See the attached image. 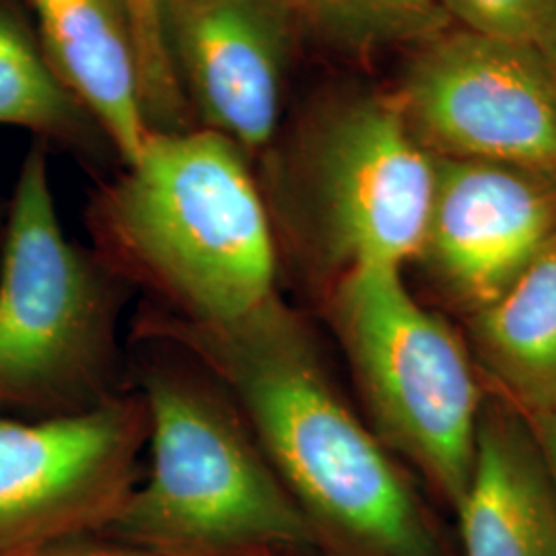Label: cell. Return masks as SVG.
<instances>
[{
    "instance_id": "e0dca14e",
    "label": "cell",
    "mask_w": 556,
    "mask_h": 556,
    "mask_svg": "<svg viewBox=\"0 0 556 556\" xmlns=\"http://www.w3.org/2000/svg\"><path fill=\"white\" fill-rule=\"evenodd\" d=\"M135 21L140 62L149 71L163 68L169 62V43L163 21V0H126Z\"/></svg>"
},
{
    "instance_id": "277c9868",
    "label": "cell",
    "mask_w": 556,
    "mask_h": 556,
    "mask_svg": "<svg viewBox=\"0 0 556 556\" xmlns=\"http://www.w3.org/2000/svg\"><path fill=\"white\" fill-rule=\"evenodd\" d=\"M280 287L316 307L361 268L417 262L431 219L438 157L394 96L330 101L258 157Z\"/></svg>"
},
{
    "instance_id": "ac0fdd59",
    "label": "cell",
    "mask_w": 556,
    "mask_h": 556,
    "mask_svg": "<svg viewBox=\"0 0 556 556\" xmlns=\"http://www.w3.org/2000/svg\"><path fill=\"white\" fill-rule=\"evenodd\" d=\"M31 556H153L103 534H85L56 542Z\"/></svg>"
},
{
    "instance_id": "2e32d148",
    "label": "cell",
    "mask_w": 556,
    "mask_h": 556,
    "mask_svg": "<svg viewBox=\"0 0 556 556\" xmlns=\"http://www.w3.org/2000/svg\"><path fill=\"white\" fill-rule=\"evenodd\" d=\"M464 29L519 41L544 59L555 38L556 0H443ZM548 62V60H546Z\"/></svg>"
},
{
    "instance_id": "44dd1931",
    "label": "cell",
    "mask_w": 556,
    "mask_h": 556,
    "mask_svg": "<svg viewBox=\"0 0 556 556\" xmlns=\"http://www.w3.org/2000/svg\"><path fill=\"white\" fill-rule=\"evenodd\" d=\"M546 60H548V64L556 71V27L555 38H553V43H551V50H548V54H546Z\"/></svg>"
},
{
    "instance_id": "ffe728a7",
    "label": "cell",
    "mask_w": 556,
    "mask_h": 556,
    "mask_svg": "<svg viewBox=\"0 0 556 556\" xmlns=\"http://www.w3.org/2000/svg\"><path fill=\"white\" fill-rule=\"evenodd\" d=\"M4 225H7V204L0 202V248H2V238H4Z\"/></svg>"
},
{
    "instance_id": "9a60e30c",
    "label": "cell",
    "mask_w": 556,
    "mask_h": 556,
    "mask_svg": "<svg viewBox=\"0 0 556 556\" xmlns=\"http://www.w3.org/2000/svg\"><path fill=\"white\" fill-rule=\"evenodd\" d=\"M299 31L344 54L425 43L447 31L443 0H289Z\"/></svg>"
},
{
    "instance_id": "52a82bcc",
    "label": "cell",
    "mask_w": 556,
    "mask_h": 556,
    "mask_svg": "<svg viewBox=\"0 0 556 556\" xmlns=\"http://www.w3.org/2000/svg\"><path fill=\"white\" fill-rule=\"evenodd\" d=\"M149 415L137 388L56 418L0 415V556L100 534L142 477Z\"/></svg>"
},
{
    "instance_id": "ba28073f",
    "label": "cell",
    "mask_w": 556,
    "mask_h": 556,
    "mask_svg": "<svg viewBox=\"0 0 556 556\" xmlns=\"http://www.w3.org/2000/svg\"><path fill=\"white\" fill-rule=\"evenodd\" d=\"M396 96L435 157L556 174V71L526 43L443 31L420 43Z\"/></svg>"
},
{
    "instance_id": "30bf717a",
    "label": "cell",
    "mask_w": 556,
    "mask_h": 556,
    "mask_svg": "<svg viewBox=\"0 0 556 556\" xmlns=\"http://www.w3.org/2000/svg\"><path fill=\"white\" fill-rule=\"evenodd\" d=\"M179 85L199 128L250 157L275 142L299 34L289 0H163Z\"/></svg>"
},
{
    "instance_id": "7a4b0ae2",
    "label": "cell",
    "mask_w": 556,
    "mask_h": 556,
    "mask_svg": "<svg viewBox=\"0 0 556 556\" xmlns=\"http://www.w3.org/2000/svg\"><path fill=\"white\" fill-rule=\"evenodd\" d=\"M89 227L103 262L169 318L227 324L282 293L254 165L217 132L151 135L98 192Z\"/></svg>"
},
{
    "instance_id": "4fadbf2b",
    "label": "cell",
    "mask_w": 556,
    "mask_h": 556,
    "mask_svg": "<svg viewBox=\"0 0 556 556\" xmlns=\"http://www.w3.org/2000/svg\"><path fill=\"white\" fill-rule=\"evenodd\" d=\"M486 390L528 420L556 415V236L519 277L464 318Z\"/></svg>"
},
{
    "instance_id": "8992f818",
    "label": "cell",
    "mask_w": 556,
    "mask_h": 556,
    "mask_svg": "<svg viewBox=\"0 0 556 556\" xmlns=\"http://www.w3.org/2000/svg\"><path fill=\"white\" fill-rule=\"evenodd\" d=\"M386 447L456 511L489 396L468 342L410 291L404 270L361 268L314 307Z\"/></svg>"
},
{
    "instance_id": "7c38bea8",
    "label": "cell",
    "mask_w": 556,
    "mask_h": 556,
    "mask_svg": "<svg viewBox=\"0 0 556 556\" xmlns=\"http://www.w3.org/2000/svg\"><path fill=\"white\" fill-rule=\"evenodd\" d=\"M60 79L126 165L151 137L139 41L126 0H25Z\"/></svg>"
},
{
    "instance_id": "9c48e42d",
    "label": "cell",
    "mask_w": 556,
    "mask_h": 556,
    "mask_svg": "<svg viewBox=\"0 0 556 556\" xmlns=\"http://www.w3.org/2000/svg\"><path fill=\"white\" fill-rule=\"evenodd\" d=\"M556 236V174L438 157L418 264L464 318L497 298Z\"/></svg>"
},
{
    "instance_id": "6da1fadb",
    "label": "cell",
    "mask_w": 556,
    "mask_h": 556,
    "mask_svg": "<svg viewBox=\"0 0 556 556\" xmlns=\"http://www.w3.org/2000/svg\"><path fill=\"white\" fill-rule=\"evenodd\" d=\"M130 334L199 357L238 400L318 556H450L417 478L344 392L309 314L278 293L199 326L140 303Z\"/></svg>"
},
{
    "instance_id": "3957f363",
    "label": "cell",
    "mask_w": 556,
    "mask_h": 556,
    "mask_svg": "<svg viewBox=\"0 0 556 556\" xmlns=\"http://www.w3.org/2000/svg\"><path fill=\"white\" fill-rule=\"evenodd\" d=\"M128 346L149 466L100 534L153 556H318L229 388L169 340L130 334Z\"/></svg>"
},
{
    "instance_id": "8fae6325",
    "label": "cell",
    "mask_w": 556,
    "mask_h": 556,
    "mask_svg": "<svg viewBox=\"0 0 556 556\" xmlns=\"http://www.w3.org/2000/svg\"><path fill=\"white\" fill-rule=\"evenodd\" d=\"M462 556H556V477L536 429L489 392L466 493Z\"/></svg>"
},
{
    "instance_id": "5bb4252c",
    "label": "cell",
    "mask_w": 556,
    "mask_h": 556,
    "mask_svg": "<svg viewBox=\"0 0 556 556\" xmlns=\"http://www.w3.org/2000/svg\"><path fill=\"white\" fill-rule=\"evenodd\" d=\"M0 126H17L83 153L110 147L98 122L48 59L36 23L17 0H0Z\"/></svg>"
},
{
    "instance_id": "5b68a950",
    "label": "cell",
    "mask_w": 556,
    "mask_h": 556,
    "mask_svg": "<svg viewBox=\"0 0 556 556\" xmlns=\"http://www.w3.org/2000/svg\"><path fill=\"white\" fill-rule=\"evenodd\" d=\"M135 291L66 236L46 149L21 163L0 248V415L73 417L128 388L119 340Z\"/></svg>"
},
{
    "instance_id": "d6986e66",
    "label": "cell",
    "mask_w": 556,
    "mask_h": 556,
    "mask_svg": "<svg viewBox=\"0 0 556 556\" xmlns=\"http://www.w3.org/2000/svg\"><path fill=\"white\" fill-rule=\"evenodd\" d=\"M532 427L536 429L538 438L544 445V452L551 459L553 472L556 477V415L555 417L538 418V420H530Z\"/></svg>"
}]
</instances>
